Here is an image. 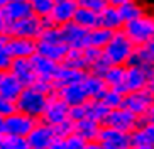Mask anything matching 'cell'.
<instances>
[{"label":"cell","mask_w":154,"mask_h":149,"mask_svg":"<svg viewBox=\"0 0 154 149\" xmlns=\"http://www.w3.org/2000/svg\"><path fill=\"white\" fill-rule=\"evenodd\" d=\"M68 46L61 39V29L56 26L44 24L39 37L36 39V53L56 63H61L68 53Z\"/></svg>","instance_id":"obj_1"},{"label":"cell","mask_w":154,"mask_h":149,"mask_svg":"<svg viewBox=\"0 0 154 149\" xmlns=\"http://www.w3.org/2000/svg\"><path fill=\"white\" fill-rule=\"evenodd\" d=\"M136 48L137 46L120 29V31H115L112 34L110 41L105 44L103 49H102V54L109 61V64L127 66L129 61H131V58H132V54H134V51H136Z\"/></svg>","instance_id":"obj_2"},{"label":"cell","mask_w":154,"mask_h":149,"mask_svg":"<svg viewBox=\"0 0 154 149\" xmlns=\"http://www.w3.org/2000/svg\"><path fill=\"white\" fill-rule=\"evenodd\" d=\"M49 97L51 95L37 90L36 86H32V85L24 86L20 95L15 98V108H17V112H22L26 115H29V117H34L39 120L42 112H44Z\"/></svg>","instance_id":"obj_3"},{"label":"cell","mask_w":154,"mask_h":149,"mask_svg":"<svg viewBox=\"0 0 154 149\" xmlns=\"http://www.w3.org/2000/svg\"><path fill=\"white\" fill-rule=\"evenodd\" d=\"M122 31L136 46H142L146 42H149L151 39H154V14L147 10L140 17L134 19L131 22H125Z\"/></svg>","instance_id":"obj_4"},{"label":"cell","mask_w":154,"mask_h":149,"mask_svg":"<svg viewBox=\"0 0 154 149\" xmlns=\"http://www.w3.org/2000/svg\"><path fill=\"white\" fill-rule=\"evenodd\" d=\"M152 75H154V66H151V64H127L122 92L129 93V92H137L147 88V83H149Z\"/></svg>","instance_id":"obj_5"},{"label":"cell","mask_w":154,"mask_h":149,"mask_svg":"<svg viewBox=\"0 0 154 149\" xmlns=\"http://www.w3.org/2000/svg\"><path fill=\"white\" fill-rule=\"evenodd\" d=\"M140 122H142V119L134 115L131 110H127L125 107H119V108H113V110H109L102 126H107V127H112V129L131 134Z\"/></svg>","instance_id":"obj_6"},{"label":"cell","mask_w":154,"mask_h":149,"mask_svg":"<svg viewBox=\"0 0 154 149\" xmlns=\"http://www.w3.org/2000/svg\"><path fill=\"white\" fill-rule=\"evenodd\" d=\"M42 27H44V20L32 14L29 17L19 19L15 22H9V26H7V36L37 39L42 31Z\"/></svg>","instance_id":"obj_7"},{"label":"cell","mask_w":154,"mask_h":149,"mask_svg":"<svg viewBox=\"0 0 154 149\" xmlns=\"http://www.w3.org/2000/svg\"><path fill=\"white\" fill-rule=\"evenodd\" d=\"M78 9L76 0H54L48 19H44V24L56 27H63L64 24L73 22L75 12Z\"/></svg>","instance_id":"obj_8"},{"label":"cell","mask_w":154,"mask_h":149,"mask_svg":"<svg viewBox=\"0 0 154 149\" xmlns=\"http://www.w3.org/2000/svg\"><path fill=\"white\" fill-rule=\"evenodd\" d=\"M39 120L46 122L48 126H53V127L58 126V124H63V122L69 120V107L59 98L58 95L53 93L48 100L46 108Z\"/></svg>","instance_id":"obj_9"},{"label":"cell","mask_w":154,"mask_h":149,"mask_svg":"<svg viewBox=\"0 0 154 149\" xmlns=\"http://www.w3.org/2000/svg\"><path fill=\"white\" fill-rule=\"evenodd\" d=\"M37 119L29 117L22 112H14L12 115L5 117V135L14 137H27V134L34 129Z\"/></svg>","instance_id":"obj_10"},{"label":"cell","mask_w":154,"mask_h":149,"mask_svg":"<svg viewBox=\"0 0 154 149\" xmlns=\"http://www.w3.org/2000/svg\"><path fill=\"white\" fill-rule=\"evenodd\" d=\"M56 139V132L53 126H48L46 122L37 120L31 132L27 134L26 141L31 149H48Z\"/></svg>","instance_id":"obj_11"},{"label":"cell","mask_w":154,"mask_h":149,"mask_svg":"<svg viewBox=\"0 0 154 149\" xmlns=\"http://www.w3.org/2000/svg\"><path fill=\"white\" fill-rule=\"evenodd\" d=\"M154 102L152 95L149 93L147 88L144 90H137V92H129L124 95V104L122 107H125L127 110H131L134 115L137 117H144V113L147 112V108L151 107V104Z\"/></svg>","instance_id":"obj_12"},{"label":"cell","mask_w":154,"mask_h":149,"mask_svg":"<svg viewBox=\"0 0 154 149\" xmlns=\"http://www.w3.org/2000/svg\"><path fill=\"white\" fill-rule=\"evenodd\" d=\"M97 141L105 149H125L131 146V134L112 129V127H107V126H102Z\"/></svg>","instance_id":"obj_13"},{"label":"cell","mask_w":154,"mask_h":149,"mask_svg":"<svg viewBox=\"0 0 154 149\" xmlns=\"http://www.w3.org/2000/svg\"><path fill=\"white\" fill-rule=\"evenodd\" d=\"M59 29H61V39L69 49H85L88 46V31L78 24L69 22Z\"/></svg>","instance_id":"obj_14"},{"label":"cell","mask_w":154,"mask_h":149,"mask_svg":"<svg viewBox=\"0 0 154 149\" xmlns=\"http://www.w3.org/2000/svg\"><path fill=\"white\" fill-rule=\"evenodd\" d=\"M5 44L7 49L12 54V58H32L36 54V39H29V37H14L7 36L5 37Z\"/></svg>","instance_id":"obj_15"},{"label":"cell","mask_w":154,"mask_h":149,"mask_svg":"<svg viewBox=\"0 0 154 149\" xmlns=\"http://www.w3.org/2000/svg\"><path fill=\"white\" fill-rule=\"evenodd\" d=\"M31 63H32V68H34V73H36L37 80H46V81H51V83L54 81L59 63L44 58V56H41V54H37V53L31 58Z\"/></svg>","instance_id":"obj_16"},{"label":"cell","mask_w":154,"mask_h":149,"mask_svg":"<svg viewBox=\"0 0 154 149\" xmlns=\"http://www.w3.org/2000/svg\"><path fill=\"white\" fill-rule=\"evenodd\" d=\"M54 95H58L68 107H75V105L85 104L88 97H86L85 90H83L82 83H73V85H64L54 90Z\"/></svg>","instance_id":"obj_17"},{"label":"cell","mask_w":154,"mask_h":149,"mask_svg":"<svg viewBox=\"0 0 154 149\" xmlns=\"http://www.w3.org/2000/svg\"><path fill=\"white\" fill-rule=\"evenodd\" d=\"M15 78H17L24 86H31L34 85V81L37 80L36 78V73H34V68H32L31 63V58L26 59V58H15L12 61V66L9 70Z\"/></svg>","instance_id":"obj_18"},{"label":"cell","mask_w":154,"mask_h":149,"mask_svg":"<svg viewBox=\"0 0 154 149\" xmlns=\"http://www.w3.org/2000/svg\"><path fill=\"white\" fill-rule=\"evenodd\" d=\"M100 129H102V124H98V122H95V120H91V119H88V117L73 122V132H75L78 137H82L85 142L97 141Z\"/></svg>","instance_id":"obj_19"},{"label":"cell","mask_w":154,"mask_h":149,"mask_svg":"<svg viewBox=\"0 0 154 149\" xmlns=\"http://www.w3.org/2000/svg\"><path fill=\"white\" fill-rule=\"evenodd\" d=\"M4 17L7 19V22H15L19 19L29 17L32 15V9L29 5L27 0H15V2H9L5 4L4 7H0Z\"/></svg>","instance_id":"obj_20"},{"label":"cell","mask_w":154,"mask_h":149,"mask_svg":"<svg viewBox=\"0 0 154 149\" xmlns=\"http://www.w3.org/2000/svg\"><path fill=\"white\" fill-rule=\"evenodd\" d=\"M98 26L103 27V29H109L112 32L120 31L124 27V20L120 17V12H119L117 7L107 5L102 12H98Z\"/></svg>","instance_id":"obj_21"},{"label":"cell","mask_w":154,"mask_h":149,"mask_svg":"<svg viewBox=\"0 0 154 149\" xmlns=\"http://www.w3.org/2000/svg\"><path fill=\"white\" fill-rule=\"evenodd\" d=\"M131 146H144L154 147V126L147 122H140L139 126L131 132Z\"/></svg>","instance_id":"obj_22"},{"label":"cell","mask_w":154,"mask_h":149,"mask_svg":"<svg viewBox=\"0 0 154 149\" xmlns=\"http://www.w3.org/2000/svg\"><path fill=\"white\" fill-rule=\"evenodd\" d=\"M82 86L85 90L86 97H88V100H100V97L107 90L103 78L98 76V75H93V73H86L85 78L82 80Z\"/></svg>","instance_id":"obj_23"},{"label":"cell","mask_w":154,"mask_h":149,"mask_svg":"<svg viewBox=\"0 0 154 149\" xmlns=\"http://www.w3.org/2000/svg\"><path fill=\"white\" fill-rule=\"evenodd\" d=\"M88 71H82V70H75V68H68L59 64L58 71H56L54 76V88H59V86L64 85H73V83H82V80L85 78V75Z\"/></svg>","instance_id":"obj_24"},{"label":"cell","mask_w":154,"mask_h":149,"mask_svg":"<svg viewBox=\"0 0 154 149\" xmlns=\"http://www.w3.org/2000/svg\"><path fill=\"white\" fill-rule=\"evenodd\" d=\"M24 90V85L10 71L0 73V95H4L10 100H15Z\"/></svg>","instance_id":"obj_25"},{"label":"cell","mask_w":154,"mask_h":149,"mask_svg":"<svg viewBox=\"0 0 154 149\" xmlns=\"http://www.w3.org/2000/svg\"><path fill=\"white\" fill-rule=\"evenodd\" d=\"M117 9H119V12H120V17H122L124 24L131 22V20L140 17L142 14L147 12V7H146L144 0H131V2L120 5V7H117Z\"/></svg>","instance_id":"obj_26"},{"label":"cell","mask_w":154,"mask_h":149,"mask_svg":"<svg viewBox=\"0 0 154 149\" xmlns=\"http://www.w3.org/2000/svg\"><path fill=\"white\" fill-rule=\"evenodd\" d=\"M129 64H151L154 66V39L142 46H137Z\"/></svg>","instance_id":"obj_27"},{"label":"cell","mask_w":154,"mask_h":149,"mask_svg":"<svg viewBox=\"0 0 154 149\" xmlns=\"http://www.w3.org/2000/svg\"><path fill=\"white\" fill-rule=\"evenodd\" d=\"M124 76H125V66H119V64H110L107 71L102 75L105 85L109 88H119V90H122Z\"/></svg>","instance_id":"obj_28"},{"label":"cell","mask_w":154,"mask_h":149,"mask_svg":"<svg viewBox=\"0 0 154 149\" xmlns=\"http://www.w3.org/2000/svg\"><path fill=\"white\" fill-rule=\"evenodd\" d=\"M73 22L86 29V31H91V29L98 27V14L93 12V10L78 7L76 12H75V17H73Z\"/></svg>","instance_id":"obj_29"},{"label":"cell","mask_w":154,"mask_h":149,"mask_svg":"<svg viewBox=\"0 0 154 149\" xmlns=\"http://www.w3.org/2000/svg\"><path fill=\"white\" fill-rule=\"evenodd\" d=\"M113 32L109 31V29H103V27H95L88 31V46L91 48H97V49H103L105 44L110 41Z\"/></svg>","instance_id":"obj_30"},{"label":"cell","mask_w":154,"mask_h":149,"mask_svg":"<svg viewBox=\"0 0 154 149\" xmlns=\"http://www.w3.org/2000/svg\"><path fill=\"white\" fill-rule=\"evenodd\" d=\"M85 107H86V117L98 122V124H103L105 117L109 113V108L102 104V100H86Z\"/></svg>","instance_id":"obj_31"},{"label":"cell","mask_w":154,"mask_h":149,"mask_svg":"<svg viewBox=\"0 0 154 149\" xmlns=\"http://www.w3.org/2000/svg\"><path fill=\"white\" fill-rule=\"evenodd\" d=\"M124 95L125 93H124L122 90H119V88H109V86H107V90H105L103 95L100 97V100H102V104L109 108V110H113V108L122 107Z\"/></svg>","instance_id":"obj_32"},{"label":"cell","mask_w":154,"mask_h":149,"mask_svg":"<svg viewBox=\"0 0 154 149\" xmlns=\"http://www.w3.org/2000/svg\"><path fill=\"white\" fill-rule=\"evenodd\" d=\"M59 64L68 68H75V70H82V71H86V63L85 58H83V49H68L64 59Z\"/></svg>","instance_id":"obj_33"},{"label":"cell","mask_w":154,"mask_h":149,"mask_svg":"<svg viewBox=\"0 0 154 149\" xmlns=\"http://www.w3.org/2000/svg\"><path fill=\"white\" fill-rule=\"evenodd\" d=\"M27 2L32 9V14L41 17L42 20L48 19L51 9H53V4H54V0H27Z\"/></svg>","instance_id":"obj_34"},{"label":"cell","mask_w":154,"mask_h":149,"mask_svg":"<svg viewBox=\"0 0 154 149\" xmlns=\"http://www.w3.org/2000/svg\"><path fill=\"white\" fill-rule=\"evenodd\" d=\"M5 37H7V36H5ZM5 37H0V73L9 71L10 66H12V61H14L12 54H10L9 49H7Z\"/></svg>","instance_id":"obj_35"},{"label":"cell","mask_w":154,"mask_h":149,"mask_svg":"<svg viewBox=\"0 0 154 149\" xmlns=\"http://www.w3.org/2000/svg\"><path fill=\"white\" fill-rule=\"evenodd\" d=\"M78 7L82 9H88V10H93V12H102V10L107 7V0H76Z\"/></svg>","instance_id":"obj_36"},{"label":"cell","mask_w":154,"mask_h":149,"mask_svg":"<svg viewBox=\"0 0 154 149\" xmlns=\"http://www.w3.org/2000/svg\"><path fill=\"white\" fill-rule=\"evenodd\" d=\"M63 139V147L64 149H83L85 147V141L82 139V137H78L75 132L69 135H66V137H61Z\"/></svg>","instance_id":"obj_37"},{"label":"cell","mask_w":154,"mask_h":149,"mask_svg":"<svg viewBox=\"0 0 154 149\" xmlns=\"http://www.w3.org/2000/svg\"><path fill=\"white\" fill-rule=\"evenodd\" d=\"M14 112H17L15 108V100H10L4 95H0V117H9Z\"/></svg>","instance_id":"obj_38"},{"label":"cell","mask_w":154,"mask_h":149,"mask_svg":"<svg viewBox=\"0 0 154 149\" xmlns=\"http://www.w3.org/2000/svg\"><path fill=\"white\" fill-rule=\"evenodd\" d=\"M109 66H110L109 61H107V59L102 56V58H98L95 63L88 68V73H93V75H98V76H102V75L107 71V68H109Z\"/></svg>","instance_id":"obj_39"},{"label":"cell","mask_w":154,"mask_h":149,"mask_svg":"<svg viewBox=\"0 0 154 149\" xmlns=\"http://www.w3.org/2000/svg\"><path fill=\"white\" fill-rule=\"evenodd\" d=\"M54 132H56V137H66V135L73 134V120H66L63 124L54 126Z\"/></svg>","instance_id":"obj_40"},{"label":"cell","mask_w":154,"mask_h":149,"mask_svg":"<svg viewBox=\"0 0 154 149\" xmlns=\"http://www.w3.org/2000/svg\"><path fill=\"white\" fill-rule=\"evenodd\" d=\"M85 104H86V102H85ZM85 104L69 107V120L76 122V120H80V119H85L86 117V107H85Z\"/></svg>","instance_id":"obj_41"},{"label":"cell","mask_w":154,"mask_h":149,"mask_svg":"<svg viewBox=\"0 0 154 149\" xmlns=\"http://www.w3.org/2000/svg\"><path fill=\"white\" fill-rule=\"evenodd\" d=\"M9 144L10 149H29V144L26 137H14V135H9Z\"/></svg>","instance_id":"obj_42"},{"label":"cell","mask_w":154,"mask_h":149,"mask_svg":"<svg viewBox=\"0 0 154 149\" xmlns=\"http://www.w3.org/2000/svg\"><path fill=\"white\" fill-rule=\"evenodd\" d=\"M142 120L147 122V124H151V126H154V102L151 104V107L147 108V112L144 113V117H142Z\"/></svg>","instance_id":"obj_43"},{"label":"cell","mask_w":154,"mask_h":149,"mask_svg":"<svg viewBox=\"0 0 154 149\" xmlns=\"http://www.w3.org/2000/svg\"><path fill=\"white\" fill-rule=\"evenodd\" d=\"M7 26H9V22H7V19L4 17V14L0 10V37L7 36Z\"/></svg>","instance_id":"obj_44"},{"label":"cell","mask_w":154,"mask_h":149,"mask_svg":"<svg viewBox=\"0 0 154 149\" xmlns=\"http://www.w3.org/2000/svg\"><path fill=\"white\" fill-rule=\"evenodd\" d=\"M83 149H105V147L100 144L98 141H91V142H86Z\"/></svg>","instance_id":"obj_45"},{"label":"cell","mask_w":154,"mask_h":149,"mask_svg":"<svg viewBox=\"0 0 154 149\" xmlns=\"http://www.w3.org/2000/svg\"><path fill=\"white\" fill-rule=\"evenodd\" d=\"M48 149H64L63 147V139H61V137H56L54 142H53V144H51Z\"/></svg>","instance_id":"obj_46"},{"label":"cell","mask_w":154,"mask_h":149,"mask_svg":"<svg viewBox=\"0 0 154 149\" xmlns=\"http://www.w3.org/2000/svg\"><path fill=\"white\" fill-rule=\"evenodd\" d=\"M127 2H131V0H107V4L113 5V7H120V5L127 4Z\"/></svg>","instance_id":"obj_47"},{"label":"cell","mask_w":154,"mask_h":149,"mask_svg":"<svg viewBox=\"0 0 154 149\" xmlns=\"http://www.w3.org/2000/svg\"><path fill=\"white\" fill-rule=\"evenodd\" d=\"M147 90H149V93L152 95V98H154V75L151 76L149 83H147Z\"/></svg>","instance_id":"obj_48"},{"label":"cell","mask_w":154,"mask_h":149,"mask_svg":"<svg viewBox=\"0 0 154 149\" xmlns=\"http://www.w3.org/2000/svg\"><path fill=\"white\" fill-rule=\"evenodd\" d=\"M5 135V117H0V137Z\"/></svg>","instance_id":"obj_49"},{"label":"cell","mask_w":154,"mask_h":149,"mask_svg":"<svg viewBox=\"0 0 154 149\" xmlns=\"http://www.w3.org/2000/svg\"><path fill=\"white\" fill-rule=\"evenodd\" d=\"M146 7H147V10H151V12L154 14V0H144Z\"/></svg>","instance_id":"obj_50"},{"label":"cell","mask_w":154,"mask_h":149,"mask_svg":"<svg viewBox=\"0 0 154 149\" xmlns=\"http://www.w3.org/2000/svg\"><path fill=\"white\" fill-rule=\"evenodd\" d=\"M125 149H154V147H144V146H129Z\"/></svg>","instance_id":"obj_51"},{"label":"cell","mask_w":154,"mask_h":149,"mask_svg":"<svg viewBox=\"0 0 154 149\" xmlns=\"http://www.w3.org/2000/svg\"><path fill=\"white\" fill-rule=\"evenodd\" d=\"M2 2H4V5H5V4H9V2H15V0H2ZM4 5H2V7H4Z\"/></svg>","instance_id":"obj_52"},{"label":"cell","mask_w":154,"mask_h":149,"mask_svg":"<svg viewBox=\"0 0 154 149\" xmlns=\"http://www.w3.org/2000/svg\"><path fill=\"white\" fill-rule=\"evenodd\" d=\"M29 149H31V147H29Z\"/></svg>","instance_id":"obj_53"}]
</instances>
